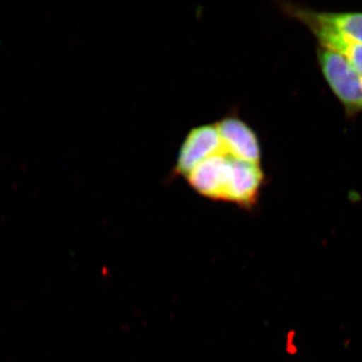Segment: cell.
I'll list each match as a JSON object with an SVG mask.
<instances>
[{"instance_id": "cell-1", "label": "cell", "mask_w": 362, "mask_h": 362, "mask_svg": "<svg viewBox=\"0 0 362 362\" xmlns=\"http://www.w3.org/2000/svg\"><path fill=\"white\" fill-rule=\"evenodd\" d=\"M318 59L326 82L347 111H362V76L335 52L321 49Z\"/></svg>"}, {"instance_id": "cell-2", "label": "cell", "mask_w": 362, "mask_h": 362, "mask_svg": "<svg viewBox=\"0 0 362 362\" xmlns=\"http://www.w3.org/2000/svg\"><path fill=\"white\" fill-rule=\"evenodd\" d=\"M214 126L220 135L223 153L238 160L261 163L262 148L258 135L246 121L237 114L230 113Z\"/></svg>"}, {"instance_id": "cell-3", "label": "cell", "mask_w": 362, "mask_h": 362, "mask_svg": "<svg viewBox=\"0 0 362 362\" xmlns=\"http://www.w3.org/2000/svg\"><path fill=\"white\" fill-rule=\"evenodd\" d=\"M221 152L220 135L216 126L206 124L192 128L181 143L177 158L169 176L170 178L185 177L202 161Z\"/></svg>"}, {"instance_id": "cell-4", "label": "cell", "mask_w": 362, "mask_h": 362, "mask_svg": "<svg viewBox=\"0 0 362 362\" xmlns=\"http://www.w3.org/2000/svg\"><path fill=\"white\" fill-rule=\"evenodd\" d=\"M232 171V157L218 153L192 169L185 178L197 194L213 202H226Z\"/></svg>"}, {"instance_id": "cell-5", "label": "cell", "mask_w": 362, "mask_h": 362, "mask_svg": "<svg viewBox=\"0 0 362 362\" xmlns=\"http://www.w3.org/2000/svg\"><path fill=\"white\" fill-rule=\"evenodd\" d=\"M265 182L266 175L259 164L238 160L232 157L226 202L237 204L245 211H252L258 206Z\"/></svg>"}, {"instance_id": "cell-6", "label": "cell", "mask_w": 362, "mask_h": 362, "mask_svg": "<svg viewBox=\"0 0 362 362\" xmlns=\"http://www.w3.org/2000/svg\"><path fill=\"white\" fill-rule=\"evenodd\" d=\"M287 16L302 23H315L362 44V13H321L293 4H280Z\"/></svg>"}, {"instance_id": "cell-7", "label": "cell", "mask_w": 362, "mask_h": 362, "mask_svg": "<svg viewBox=\"0 0 362 362\" xmlns=\"http://www.w3.org/2000/svg\"><path fill=\"white\" fill-rule=\"evenodd\" d=\"M315 35L324 49L335 52L349 62L350 66L362 76V44L342 37L315 23L305 25Z\"/></svg>"}]
</instances>
